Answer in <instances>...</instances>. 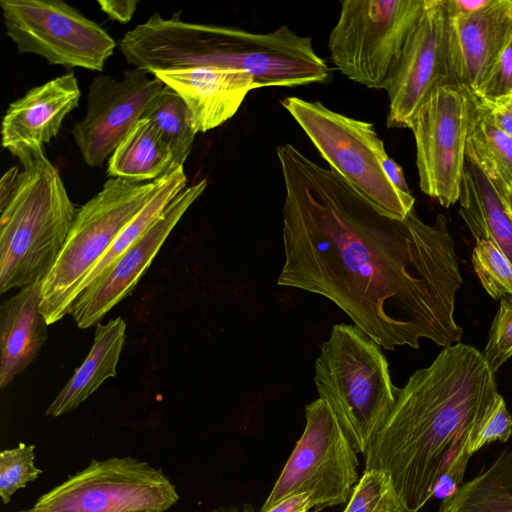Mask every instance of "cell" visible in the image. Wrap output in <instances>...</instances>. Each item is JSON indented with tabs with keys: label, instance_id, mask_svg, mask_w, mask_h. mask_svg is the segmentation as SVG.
Masks as SVG:
<instances>
[{
	"label": "cell",
	"instance_id": "ffe728a7",
	"mask_svg": "<svg viewBox=\"0 0 512 512\" xmlns=\"http://www.w3.org/2000/svg\"><path fill=\"white\" fill-rule=\"evenodd\" d=\"M125 336L126 323L120 317L96 325L87 357L47 408L48 416L58 417L75 410L104 381L116 376Z\"/></svg>",
	"mask_w": 512,
	"mask_h": 512
},
{
	"label": "cell",
	"instance_id": "ac0fdd59",
	"mask_svg": "<svg viewBox=\"0 0 512 512\" xmlns=\"http://www.w3.org/2000/svg\"><path fill=\"white\" fill-rule=\"evenodd\" d=\"M42 283L32 284L0 308V387L4 389L36 358L48 337L41 311Z\"/></svg>",
	"mask_w": 512,
	"mask_h": 512
},
{
	"label": "cell",
	"instance_id": "4316f807",
	"mask_svg": "<svg viewBox=\"0 0 512 512\" xmlns=\"http://www.w3.org/2000/svg\"><path fill=\"white\" fill-rule=\"evenodd\" d=\"M472 264L481 285L492 298L512 297V264L491 241L476 239Z\"/></svg>",
	"mask_w": 512,
	"mask_h": 512
},
{
	"label": "cell",
	"instance_id": "5bb4252c",
	"mask_svg": "<svg viewBox=\"0 0 512 512\" xmlns=\"http://www.w3.org/2000/svg\"><path fill=\"white\" fill-rule=\"evenodd\" d=\"M206 187L207 179L204 178L183 189L161 217L79 294L70 312L79 328L98 324L115 305L131 294L173 228Z\"/></svg>",
	"mask_w": 512,
	"mask_h": 512
},
{
	"label": "cell",
	"instance_id": "484cf974",
	"mask_svg": "<svg viewBox=\"0 0 512 512\" xmlns=\"http://www.w3.org/2000/svg\"><path fill=\"white\" fill-rule=\"evenodd\" d=\"M343 512H408L390 474L384 470H364L354 486Z\"/></svg>",
	"mask_w": 512,
	"mask_h": 512
},
{
	"label": "cell",
	"instance_id": "d6a6232c",
	"mask_svg": "<svg viewBox=\"0 0 512 512\" xmlns=\"http://www.w3.org/2000/svg\"><path fill=\"white\" fill-rule=\"evenodd\" d=\"M97 3L110 19L123 24L131 20L138 6L135 0H98Z\"/></svg>",
	"mask_w": 512,
	"mask_h": 512
},
{
	"label": "cell",
	"instance_id": "9a60e30c",
	"mask_svg": "<svg viewBox=\"0 0 512 512\" xmlns=\"http://www.w3.org/2000/svg\"><path fill=\"white\" fill-rule=\"evenodd\" d=\"M81 97L77 78L67 73L35 86L13 101L2 120V146L17 158L43 149L55 138Z\"/></svg>",
	"mask_w": 512,
	"mask_h": 512
},
{
	"label": "cell",
	"instance_id": "d4e9b609",
	"mask_svg": "<svg viewBox=\"0 0 512 512\" xmlns=\"http://www.w3.org/2000/svg\"><path fill=\"white\" fill-rule=\"evenodd\" d=\"M142 118L149 120L168 144L174 156V165L184 166L197 133L181 97L170 87L164 86L149 103Z\"/></svg>",
	"mask_w": 512,
	"mask_h": 512
},
{
	"label": "cell",
	"instance_id": "d6986e66",
	"mask_svg": "<svg viewBox=\"0 0 512 512\" xmlns=\"http://www.w3.org/2000/svg\"><path fill=\"white\" fill-rule=\"evenodd\" d=\"M458 202L475 240L491 241L512 264V211L500 188L468 159Z\"/></svg>",
	"mask_w": 512,
	"mask_h": 512
},
{
	"label": "cell",
	"instance_id": "277c9868",
	"mask_svg": "<svg viewBox=\"0 0 512 512\" xmlns=\"http://www.w3.org/2000/svg\"><path fill=\"white\" fill-rule=\"evenodd\" d=\"M314 383L355 451L365 454L400 389L392 383L381 346L355 325H334L315 361Z\"/></svg>",
	"mask_w": 512,
	"mask_h": 512
},
{
	"label": "cell",
	"instance_id": "f546056e",
	"mask_svg": "<svg viewBox=\"0 0 512 512\" xmlns=\"http://www.w3.org/2000/svg\"><path fill=\"white\" fill-rule=\"evenodd\" d=\"M511 435L512 417L504 398L499 394L471 439L468 453L472 456L487 444L497 441L506 442Z\"/></svg>",
	"mask_w": 512,
	"mask_h": 512
},
{
	"label": "cell",
	"instance_id": "836d02e7",
	"mask_svg": "<svg viewBox=\"0 0 512 512\" xmlns=\"http://www.w3.org/2000/svg\"><path fill=\"white\" fill-rule=\"evenodd\" d=\"M313 508L309 493L291 495L263 512H310Z\"/></svg>",
	"mask_w": 512,
	"mask_h": 512
},
{
	"label": "cell",
	"instance_id": "83f0119b",
	"mask_svg": "<svg viewBox=\"0 0 512 512\" xmlns=\"http://www.w3.org/2000/svg\"><path fill=\"white\" fill-rule=\"evenodd\" d=\"M42 470L35 466V445L19 443L0 453V497L9 504L11 497L29 482L35 481Z\"/></svg>",
	"mask_w": 512,
	"mask_h": 512
},
{
	"label": "cell",
	"instance_id": "8d00e7d4",
	"mask_svg": "<svg viewBox=\"0 0 512 512\" xmlns=\"http://www.w3.org/2000/svg\"><path fill=\"white\" fill-rule=\"evenodd\" d=\"M383 168L390 181L401 191L410 193L401 166L389 156L384 160Z\"/></svg>",
	"mask_w": 512,
	"mask_h": 512
},
{
	"label": "cell",
	"instance_id": "8992f818",
	"mask_svg": "<svg viewBox=\"0 0 512 512\" xmlns=\"http://www.w3.org/2000/svg\"><path fill=\"white\" fill-rule=\"evenodd\" d=\"M281 104L330 168L367 200L399 220L414 209L412 194L398 189L384 171L388 154L373 124L333 111L319 101L291 96Z\"/></svg>",
	"mask_w": 512,
	"mask_h": 512
},
{
	"label": "cell",
	"instance_id": "5b68a950",
	"mask_svg": "<svg viewBox=\"0 0 512 512\" xmlns=\"http://www.w3.org/2000/svg\"><path fill=\"white\" fill-rule=\"evenodd\" d=\"M158 179L109 178L75 216L65 246L42 282L41 311L48 324L70 314L85 278L130 220L149 201Z\"/></svg>",
	"mask_w": 512,
	"mask_h": 512
},
{
	"label": "cell",
	"instance_id": "1f68e13d",
	"mask_svg": "<svg viewBox=\"0 0 512 512\" xmlns=\"http://www.w3.org/2000/svg\"><path fill=\"white\" fill-rule=\"evenodd\" d=\"M478 99L486 108L495 126L512 138V94L495 99H482L480 97Z\"/></svg>",
	"mask_w": 512,
	"mask_h": 512
},
{
	"label": "cell",
	"instance_id": "2e32d148",
	"mask_svg": "<svg viewBox=\"0 0 512 512\" xmlns=\"http://www.w3.org/2000/svg\"><path fill=\"white\" fill-rule=\"evenodd\" d=\"M512 39V0H492L484 9L449 18V54L456 82L476 91Z\"/></svg>",
	"mask_w": 512,
	"mask_h": 512
},
{
	"label": "cell",
	"instance_id": "8fae6325",
	"mask_svg": "<svg viewBox=\"0 0 512 512\" xmlns=\"http://www.w3.org/2000/svg\"><path fill=\"white\" fill-rule=\"evenodd\" d=\"M471 110V90L445 84L424 101L409 128L416 144L420 188L446 208L459 200Z\"/></svg>",
	"mask_w": 512,
	"mask_h": 512
},
{
	"label": "cell",
	"instance_id": "9c48e42d",
	"mask_svg": "<svg viewBox=\"0 0 512 512\" xmlns=\"http://www.w3.org/2000/svg\"><path fill=\"white\" fill-rule=\"evenodd\" d=\"M179 500L160 470L136 458L93 459L27 512H166Z\"/></svg>",
	"mask_w": 512,
	"mask_h": 512
},
{
	"label": "cell",
	"instance_id": "3957f363",
	"mask_svg": "<svg viewBox=\"0 0 512 512\" xmlns=\"http://www.w3.org/2000/svg\"><path fill=\"white\" fill-rule=\"evenodd\" d=\"M18 160L23 169L0 218L1 294L46 279L77 214L58 169L43 149Z\"/></svg>",
	"mask_w": 512,
	"mask_h": 512
},
{
	"label": "cell",
	"instance_id": "44dd1931",
	"mask_svg": "<svg viewBox=\"0 0 512 512\" xmlns=\"http://www.w3.org/2000/svg\"><path fill=\"white\" fill-rule=\"evenodd\" d=\"M174 165L168 144L147 119H140L110 156L107 174L139 182L154 181Z\"/></svg>",
	"mask_w": 512,
	"mask_h": 512
},
{
	"label": "cell",
	"instance_id": "e575fe53",
	"mask_svg": "<svg viewBox=\"0 0 512 512\" xmlns=\"http://www.w3.org/2000/svg\"><path fill=\"white\" fill-rule=\"evenodd\" d=\"M492 0H444L449 18L474 14L487 7Z\"/></svg>",
	"mask_w": 512,
	"mask_h": 512
},
{
	"label": "cell",
	"instance_id": "7a4b0ae2",
	"mask_svg": "<svg viewBox=\"0 0 512 512\" xmlns=\"http://www.w3.org/2000/svg\"><path fill=\"white\" fill-rule=\"evenodd\" d=\"M499 395L482 352L456 343L416 370L365 455V470L388 472L408 512H419L439 479L463 483L468 448Z\"/></svg>",
	"mask_w": 512,
	"mask_h": 512
},
{
	"label": "cell",
	"instance_id": "603a6c76",
	"mask_svg": "<svg viewBox=\"0 0 512 512\" xmlns=\"http://www.w3.org/2000/svg\"><path fill=\"white\" fill-rule=\"evenodd\" d=\"M466 159L476 164L504 192H512V138L495 126L473 92Z\"/></svg>",
	"mask_w": 512,
	"mask_h": 512
},
{
	"label": "cell",
	"instance_id": "4fadbf2b",
	"mask_svg": "<svg viewBox=\"0 0 512 512\" xmlns=\"http://www.w3.org/2000/svg\"><path fill=\"white\" fill-rule=\"evenodd\" d=\"M164 86L138 68L127 70L121 79L110 75L94 78L89 85L86 114L72 129L83 161L90 167L101 166Z\"/></svg>",
	"mask_w": 512,
	"mask_h": 512
},
{
	"label": "cell",
	"instance_id": "30bf717a",
	"mask_svg": "<svg viewBox=\"0 0 512 512\" xmlns=\"http://www.w3.org/2000/svg\"><path fill=\"white\" fill-rule=\"evenodd\" d=\"M7 36L19 53L50 65L102 71L115 40L95 21L60 0H1Z\"/></svg>",
	"mask_w": 512,
	"mask_h": 512
},
{
	"label": "cell",
	"instance_id": "52a82bcc",
	"mask_svg": "<svg viewBox=\"0 0 512 512\" xmlns=\"http://www.w3.org/2000/svg\"><path fill=\"white\" fill-rule=\"evenodd\" d=\"M426 0H345L330 32V58L350 80L384 89Z\"/></svg>",
	"mask_w": 512,
	"mask_h": 512
},
{
	"label": "cell",
	"instance_id": "4dcf8cb0",
	"mask_svg": "<svg viewBox=\"0 0 512 512\" xmlns=\"http://www.w3.org/2000/svg\"><path fill=\"white\" fill-rule=\"evenodd\" d=\"M472 92L482 99H495L512 94V39L484 82Z\"/></svg>",
	"mask_w": 512,
	"mask_h": 512
},
{
	"label": "cell",
	"instance_id": "ba28073f",
	"mask_svg": "<svg viewBox=\"0 0 512 512\" xmlns=\"http://www.w3.org/2000/svg\"><path fill=\"white\" fill-rule=\"evenodd\" d=\"M305 419L302 436L260 512L305 492L317 509L344 504L358 482L357 452L327 401L307 404Z\"/></svg>",
	"mask_w": 512,
	"mask_h": 512
},
{
	"label": "cell",
	"instance_id": "ab89813d",
	"mask_svg": "<svg viewBox=\"0 0 512 512\" xmlns=\"http://www.w3.org/2000/svg\"><path fill=\"white\" fill-rule=\"evenodd\" d=\"M18 512H27L26 510H21V511H18ZM147 512H152V511H147Z\"/></svg>",
	"mask_w": 512,
	"mask_h": 512
},
{
	"label": "cell",
	"instance_id": "d590c367",
	"mask_svg": "<svg viewBox=\"0 0 512 512\" xmlns=\"http://www.w3.org/2000/svg\"><path fill=\"white\" fill-rule=\"evenodd\" d=\"M20 172L18 167L13 166L3 174L0 181V211L5 208L12 197Z\"/></svg>",
	"mask_w": 512,
	"mask_h": 512
},
{
	"label": "cell",
	"instance_id": "f35d334b",
	"mask_svg": "<svg viewBox=\"0 0 512 512\" xmlns=\"http://www.w3.org/2000/svg\"><path fill=\"white\" fill-rule=\"evenodd\" d=\"M493 181V180H492ZM494 182V181H493ZM495 183V182H494ZM496 184V183H495ZM497 185V184H496ZM498 186V185H497ZM499 187V186H498ZM500 188V187H499ZM500 190L502 191L504 197H505V200L510 208V210L512 211V192L511 193H508V192H504L501 188Z\"/></svg>",
	"mask_w": 512,
	"mask_h": 512
},
{
	"label": "cell",
	"instance_id": "e0dca14e",
	"mask_svg": "<svg viewBox=\"0 0 512 512\" xmlns=\"http://www.w3.org/2000/svg\"><path fill=\"white\" fill-rule=\"evenodd\" d=\"M151 75L181 97L196 133L225 123L236 114L246 95L259 88L250 74L230 69L188 68Z\"/></svg>",
	"mask_w": 512,
	"mask_h": 512
},
{
	"label": "cell",
	"instance_id": "f1b7e54d",
	"mask_svg": "<svg viewBox=\"0 0 512 512\" xmlns=\"http://www.w3.org/2000/svg\"><path fill=\"white\" fill-rule=\"evenodd\" d=\"M490 369L496 373L512 357V297L500 299V305L489 330L482 352Z\"/></svg>",
	"mask_w": 512,
	"mask_h": 512
},
{
	"label": "cell",
	"instance_id": "6da1fadb",
	"mask_svg": "<svg viewBox=\"0 0 512 512\" xmlns=\"http://www.w3.org/2000/svg\"><path fill=\"white\" fill-rule=\"evenodd\" d=\"M276 152L285 186L277 284L331 300L386 350L458 343L463 279L446 217L393 218L292 144Z\"/></svg>",
	"mask_w": 512,
	"mask_h": 512
},
{
	"label": "cell",
	"instance_id": "cb8c5ba5",
	"mask_svg": "<svg viewBox=\"0 0 512 512\" xmlns=\"http://www.w3.org/2000/svg\"><path fill=\"white\" fill-rule=\"evenodd\" d=\"M183 165L173 166L158 178V185L144 207L130 220L100 258L80 287L79 294L97 280L164 213L170 202L187 186ZM79 296V295H78Z\"/></svg>",
	"mask_w": 512,
	"mask_h": 512
},
{
	"label": "cell",
	"instance_id": "74e56055",
	"mask_svg": "<svg viewBox=\"0 0 512 512\" xmlns=\"http://www.w3.org/2000/svg\"><path fill=\"white\" fill-rule=\"evenodd\" d=\"M214 512H253V508L247 504L242 509H238L236 507H230V508H221Z\"/></svg>",
	"mask_w": 512,
	"mask_h": 512
},
{
	"label": "cell",
	"instance_id": "7402d4cb",
	"mask_svg": "<svg viewBox=\"0 0 512 512\" xmlns=\"http://www.w3.org/2000/svg\"><path fill=\"white\" fill-rule=\"evenodd\" d=\"M439 512H512V446L443 499Z\"/></svg>",
	"mask_w": 512,
	"mask_h": 512
},
{
	"label": "cell",
	"instance_id": "7c38bea8",
	"mask_svg": "<svg viewBox=\"0 0 512 512\" xmlns=\"http://www.w3.org/2000/svg\"><path fill=\"white\" fill-rule=\"evenodd\" d=\"M451 83L457 82L449 54V16L444 0H426L384 87L389 99L387 126L410 128L430 94Z\"/></svg>",
	"mask_w": 512,
	"mask_h": 512
}]
</instances>
